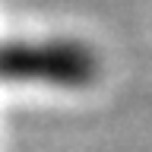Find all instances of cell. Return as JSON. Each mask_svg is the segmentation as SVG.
I'll use <instances>...</instances> for the list:
<instances>
[{
	"label": "cell",
	"mask_w": 152,
	"mask_h": 152,
	"mask_svg": "<svg viewBox=\"0 0 152 152\" xmlns=\"http://www.w3.org/2000/svg\"><path fill=\"white\" fill-rule=\"evenodd\" d=\"M95 64L73 45H7L0 48V79L86 83Z\"/></svg>",
	"instance_id": "1"
}]
</instances>
